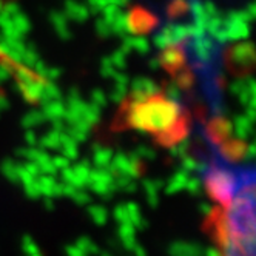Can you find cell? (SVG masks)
<instances>
[{
    "mask_svg": "<svg viewBox=\"0 0 256 256\" xmlns=\"http://www.w3.org/2000/svg\"><path fill=\"white\" fill-rule=\"evenodd\" d=\"M172 256H202L204 248L192 242H173L168 248Z\"/></svg>",
    "mask_w": 256,
    "mask_h": 256,
    "instance_id": "5b68a950",
    "label": "cell"
},
{
    "mask_svg": "<svg viewBox=\"0 0 256 256\" xmlns=\"http://www.w3.org/2000/svg\"><path fill=\"white\" fill-rule=\"evenodd\" d=\"M208 222L221 256H254V182L238 190L224 210L212 212Z\"/></svg>",
    "mask_w": 256,
    "mask_h": 256,
    "instance_id": "6da1fadb",
    "label": "cell"
},
{
    "mask_svg": "<svg viewBox=\"0 0 256 256\" xmlns=\"http://www.w3.org/2000/svg\"><path fill=\"white\" fill-rule=\"evenodd\" d=\"M132 50L138 51L139 54H145V52H148L150 46H148V42L145 39L136 38V39H132Z\"/></svg>",
    "mask_w": 256,
    "mask_h": 256,
    "instance_id": "5bb4252c",
    "label": "cell"
},
{
    "mask_svg": "<svg viewBox=\"0 0 256 256\" xmlns=\"http://www.w3.org/2000/svg\"><path fill=\"white\" fill-rule=\"evenodd\" d=\"M45 119H46V118H45L44 113H30V114L24 119L22 124H24V126L26 128V130H32V128H34L36 125L42 124Z\"/></svg>",
    "mask_w": 256,
    "mask_h": 256,
    "instance_id": "7c38bea8",
    "label": "cell"
},
{
    "mask_svg": "<svg viewBox=\"0 0 256 256\" xmlns=\"http://www.w3.org/2000/svg\"><path fill=\"white\" fill-rule=\"evenodd\" d=\"M158 94V85L152 80V79H136L132 84V94L130 98L133 100H144L150 96Z\"/></svg>",
    "mask_w": 256,
    "mask_h": 256,
    "instance_id": "277c9868",
    "label": "cell"
},
{
    "mask_svg": "<svg viewBox=\"0 0 256 256\" xmlns=\"http://www.w3.org/2000/svg\"><path fill=\"white\" fill-rule=\"evenodd\" d=\"M22 248H24V252H25V256L40 253L39 246L36 244V241L32 240V238H30V236H24V240H22Z\"/></svg>",
    "mask_w": 256,
    "mask_h": 256,
    "instance_id": "4fadbf2b",
    "label": "cell"
},
{
    "mask_svg": "<svg viewBox=\"0 0 256 256\" xmlns=\"http://www.w3.org/2000/svg\"><path fill=\"white\" fill-rule=\"evenodd\" d=\"M76 247H79L84 253H86L88 256L91 254H98L99 253V248L98 246L90 240V238H80V240L76 242Z\"/></svg>",
    "mask_w": 256,
    "mask_h": 256,
    "instance_id": "8fae6325",
    "label": "cell"
},
{
    "mask_svg": "<svg viewBox=\"0 0 256 256\" xmlns=\"http://www.w3.org/2000/svg\"><path fill=\"white\" fill-rule=\"evenodd\" d=\"M114 218H116V221L120 224H130V219H128V213H126L125 206H118L114 208Z\"/></svg>",
    "mask_w": 256,
    "mask_h": 256,
    "instance_id": "9a60e30c",
    "label": "cell"
},
{
    "mask_svg": "<svg viewBox=\"0 0 256 256\" xmlns=\"http://www.w3.org/2000/svg\"><path fill=\"white\" fill-rule=\"evenodd\" d=\"M232 65H236L240 68L244 66H252L253 60H254V51H253V45L252 44H240L233 46L232 50Z\"/></svg>",
    "mask_w": 256,
    "mask_h": 256,
    "instance_id": "3957f363",
    "label": "cell"
},
{
    "mask_svg": "<svg viewBox=\"0 0 256 256\" xmlns=\"http://www.w3.org/2000/svg\"><path fill=\"white\" fill-rule=\"evenodd\" d=\"M28 256H44V254H42V252H40V253H36V254H28Z\"/></svg>",
    "mask_w": 256,
    "mask_h": 256,
    "instance_id": "7402d4cb",
    "label": "cell"
},
{
    "mask_svg": "<svg viewBox=\"0 0 256 256\" xmlns=\"http://www.w3.org/2000/svg\"><path fill=\"white\" fill-rule=\"evenodd\" d=\"M160 64L168 68V70H176L179 68V65L182 64V54L176 46H167L166 51L162 52L160 56Z\"/></svg>",
    "mask_w": 256,
    "mask_h": 256,
    "instance_id": "8992f818",
    "label": "cell"
},
{
    "mask_svg": "<svg viewBox=\"0 0 256 256\" xmlns=\"http://www.w3.org/2000/svg\"><path fill=\"white\" fill-rule=\"evenodd\" d=\"M126 120L136 130L152 132L160 142H179L187 133L182 106L173 99L150 96L144 100H133L126 106Z\"/></svg>",
    "mask_w": 256,
    "mask_h": 256,
    "instance_id": "7a4b0ae2",
    "label": "cell"
},
{
    "mask_svg": "<svg viewBox=\"0 0 256 256\" xmlns=\"http://www.w3.org/2000/svg\"><path fill=\"white\" fill-rule=\"evenodd\" d=\"M102 256H112V254H108V253H105V254H102Z\"/></svg>",
    "mask_w": 256,
    "mask_h": 256,
    "instance_id": "603a6c76",
    "label": "cell"
},
{
    "mask_svg": "<svg viewBox=\"0 0 256 256\" xmlns=\"http://www.w3.org/2000/svg\"><path fill=\"white\" fill-rule=\"evenodd\" d=\"M44 114L46 119H51L52 122L54 120H64V116H65V105L60 104L59 100H51L45 105L44 108Z\"/></svg>",
    "mask_w": 256,
    "mask_h": 256,
    "instance_id": "52a82bcc",
    "label": "cell"
},
{
    "mask_svg": "<svg viewBox=\"0 0 256 256\" xmlns=\"http://www.w3.org/2000/svg\"><path fill=\"white\" fill-rule=\"evenodd\" d=\"M93 100L94 102H91L94 106H98V108H104L106 104H108V98L102 93V91H94L93 93Z\"/></svg>",
    "mask_w": 256,
    "mask_h": 256,
    "instance_id": "2e32d148",
    "label": "cell"
},
{
    "mask_svg": "<svg viewBox=\"0 0 256 256\" xmlns=\"http://www.w3.org/2000/svg\"><path fill=\"white\" fill-rule=\"evenodd\" d=\"M6 79H10V71L5 66H0V82H5Z\"/></svg>",
    "mask_w": 256,
    "mask_h": 256,
    "instance_id": "d6986e66",
    "label": "cell"
},
{
    "mask_svg": "<svg viewBox=\"0 0 256 256\" xmlns=\"http://www.w3.org/2000/svg\"><path fill=\"white\" fill-rule=\"evenodd\" d=\"M187 179H188V173L187 172H178L168 182V187H167V192L168 193H174V192H179L182 188H186V184H187Z\"/></svg>",
    "mask_w": 256,
    "mask_h": 256,
    "instance_id": "ba28073f",
    "label": "cell"
},
{
    "mask_svg": "<svg viewBox=\"0 0 256 256\" xmlns=\"http://www.w3.org/2000/svg\"><path fill=\"white\" fill-rule=\"evenodd\" d=\"M88 213H90L91 219H93V221L99 226H104L108 219V212L102 206H90Z\"/></svg>",
    "mask_w": 256,
    "mask_h": 256,
    "instance_id": "9c48e42d",
    "label": "cell"
},
{
    "mask_svg": "<svg viewBox=\"0 0 256 256\" xmlns=\"http://www.w3.org/2000/svg\"><path fill=\"white\" fill-rule=\"evenodd\" d=\"M25 139L28 140V144H31V145H34L36 144V134L32 133V130H26V133H25Z\"/></svg>",
    "mask_w": 256,
    "mask_h": 256,
    "instance_id": "44dd1931",
    "label": "cell"
},
{
    "mask_svg": "<svg viewBox=\"0 0 256 256\" xmlns=\"http://www.w3.org/2000/svg\"><path fill=\"white\" fill-rule=\"evenodd\" d=\"M71 198L74 199L78 204H88V202H90V196H88L82 188L74 190V193L71 194Z\"/></svg>",
    "mask_w": 256,
    "mask_h": 256,
    "instance_id": "e0dca14e",
    "label": "cell"
},
{
    "mask_svg": "<svg viewBox=\"0 0 256 256\" xmlns=\"http://www.w3.org/2000/svg\"><path fill=\"white\" fill-rule=\"evenodd\" d=\"M112 158H113V153L110 152L108 148L99 147L98 152L94 153V164H96V167L98 168H106L110 160H112Z\"/></svg>",
    "mask_w": 256,
    "mask_h": 256,
    "instance_id": "30bf717a",
    "label": "cell"
},
{
    "mask_svg": "<svg viewBox=\"0 0 256 256\" xmlns=\"http://www.w3.org/2000/svg\"><path fill=\"white\" fill-rule=\"evenodd\" d=\"M132 252H133V254H134V256H148V254H147V252H145L139 244H136V247H134Z\"/></svg>",
    "mask_w": 256,
    "mask_h": 256,
    "instance_id": "ffe728a7",
    "label": "cell"
},
{
    "mask_svg": "<svg viewBox=\"0 0 256 256\" xmlns=\"http://www.w3.org/2000/svg\"><path fill=\"white\" fill-rule=\"evenodd\" d=\"M65 254L66 256H88L86 253H84L79 247L76 246H71V247H66L65 248Z\"/></svg>",
    "mask_w": 256,
    "mask_h": 256,
    "instance_id": "ac0fdd59",
    "label": "cell"
}]
</instances>
